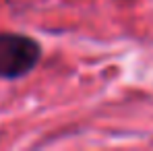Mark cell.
Here are the masks:
<instances>
[{
  "label": "cell",
  "mask_w": 153,
  "mask_h": 151,
  "mask_svg": "<svg viewBox=\"0 0 153 151\" xmlns=\"http://www.w3.org/2000/svg\"><path fill=\"white\" fill-rule=\"evenodd\" d=\"M42 60V44L25 33L0 31V79L27 77Z\"/></svg>",
  "instance_id": "1"
}]
</instances>
